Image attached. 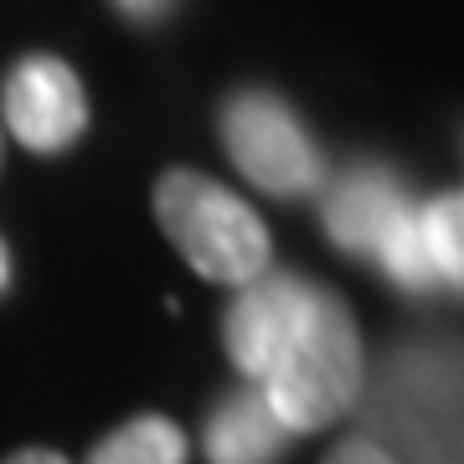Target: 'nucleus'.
<instances>
[{"mask_svg": "<svg viewBox=\"0 0 464 464\" xmlns=\"http://www.w3.org/2000/svg\"><path fill=\"white\" fill-rule=\"evenodd\" d=\"M413 207V191L392 166L362 160L351 166L335 186H325V232L331 243L351 258H377L387 232L398 227Z\"/></svg>", "mask_w": 464, "mask_h": 464, "instance_id": "obj_7", "label": "nucleus"}, {"mask_svg": "<svg viewBox=\"0 0 464 464\" xmlns=\"http://www.w3.org/2000/svg\"><path fill=\"white\" fill-rule=\"evenodd\" d=\"M366 439L392 464H459V356L439 341L387 351L377 387L366 382Z\"/></svg>", "mask_w": 464, "mask_h": 464, "instance_id": "obj_2", "label": "nucleus"}, {"mask_svg": "<svg viewBox=\"0 0 464 464\" xmlns=\"http://www.w3.org/2000/svg\"><path fill=\"white\" fill-rule=\"evenodd\" d=\"M418 243H423V258H429L439 289H459V274H464V207H459V191L418 201Z\"/></svg>", "mask_w": 464, "mask_h": 464, "instance_id": "obj_10", "label": "nucleus"}, {"mask_svg": "<svg viewBox=\"0 0 464 464\" xmlns=\"http://www.w3.org/2000/svg\"><path fill=\"white\" fill-rule=\"evenodd\" d=\"M325 464H392V459H387L366 433H351V439H341V444L325 454Z\"/></svg>", "mask_w": 464, "mask_h": 464, "instance_id": "obj_11", "label": "nucleus"}, {"mask_svg": "<svg viewBox=\"0 0 464 464\" xmlns=\"http://www.w3.org/2000/svg\"><path fill=\"white\" fill-rule=\"evenodd\" d=\"M0 130L32 155H63L88 130V99L63 57H26L0 93Z\"/></svg>", "mask_w": 464, "mask_h": 464, "instance_id": "obj_5", "label": "nucleus"}, {"mask_svg": "<svg viewBox=\"0 0 464 464\" xmlns=\"http://www.w3.org/2000/svg\"><path fill=\"white\" fill-rule=\"evenodd\" d=\"M155 217L176 243L186 264L201 279L243 289L268 274V227L248 201H237L227 186L186 166H170L155 181Z\"/></svg>", "mask_w": 464, "mask_h": 464, "instance_id": "obj_3", "label": "nucleus"}, {"mask_svg": "<svg viewBox=\"0 0 464 464\" xmlns=\"http://www.w3.org/2000/svg\"><path fill=\"white\" fill-rule=\"evenodd\" d=\"M191 459V439L181 423H170L160 413H140L130 423H119L109 439L93 444L83 464H186Z\"/></svg>", "mask_w": 464, "mask_h": 464, "instance_id": "obj_9", "label": "nucleus"}, {"mask_svg": "<svg viewBox=\"0 0 464 464\" xmlns=\"http://www.w3.org/2000/svg\"><path fill=\"white\" fill-rule=\"evenodd\" d=\"M362 387H366L362 331L351 320L346 299L315 284L295 335L284 341L279 362L268 366L258 392L274 408V418L299 439V433H320L331 429L335 418L356 413Z\"/></svg>", "mask_w": 464, "mask_h": 464, "instance_id": "obj_1", "label": "nucleus"}, {"mask_svg": "<svg viewBox=\"0 0 464 464\" xmlns=\"http://www.w3.org/2000/svg\"><path fill=\"white\" fill-rule=\"evenodd\" d=\"M181 0H114L119 16H130L134 26H155V21H166Z\"/></svg>", "mask_w": 464, "mask_h": 464, "instance_id": "obj_12", "label": "nucleus"}, {"mask_svg": "<svg viewBox=\"0 0 464 464\" xmlns=\"http://www.w3.org/2000/svg\"><path fill=\"white\" fill-rule=\"evenodd\" d=\"M222 150L258 191L279 201H304L325 191V150L304 119L268 88H243L222 103Z\"/></svg>", "mask_w": 464, "mask_h": 464, "instance_id": "obj_4", "label": "nucleus"}, {"mask_svg": "<svg viewBox=\"0 0 464 464\" xmlns=\"http://www.w3.org/2000/svg\"><path fill=\"white\" fill-rule=\"evenodd\" d=\"M0 155H5V130H0Z\"/></svg>", "mask_w": 464, "mask_h": 464, "instance_id": "obj_15", "label": "nucleus"}, {"mask_svg": "<svg viewBox=\"0 0 464 464\" xmlns=\"http://www.w3.org/2000/svg\"><path fill=\"white\" fill-rule=\"evenodd\" d=\"M11 284V253H5V243H0V289Z\"/></svg>", "mask_w": 464, "mask_h": 464, "instance_id": "obj_14", "label": "nucleus"}, {"mask_svg": "<svg viewBox=\"0 0 464 464\" xmlns=\"http://www.w3.org/2000/svg\"><path fill=\"white\" fill-rule=\"evenodd\" d=\"M289 439L295 433L274 418L264 392L243 382L212 408L207 429H201V454H207V464H279Z\"/></svg>", "mask_w": 464, "mask_h": 464, "instance_id": "obj_8", "label": "nucleus"}, {"mask_svg": "<svg viewBox=\"0 0 464 464\" xmlns=\"http://www.w3.org/2000/svg\"><path fill=\"white\" fill-rule=\"evenodd\" d=\"M0 464H67L57 449H16L11 459H0Z\"/></svg>", "mask_w": 464, "mask_h": 464, "instance_id": "obj_13", "label": "nucleus"}, {"mask_svg": "<svg viewBox=\"0 0 464 464\" xmlns=\"http://www.w3.org/2000/svg\"><path fill=\"white\" fill-rule=\"evenodd\" d=\"M310 289L315 284L299 279V274H258L253 284H243L232 295L227 315H222V351L227 362L237 366L243 382H258L268 377V366L279 362L284 341L295 335L304 304H310Z\"/></svg>", "mask_w": 464, "mask_h": 464, "instance_id": "obj_6", "label": "nucleus"}]
</instances>
